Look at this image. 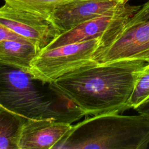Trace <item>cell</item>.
<instances>
[{
  "label": "cell",
  "mask_w": 149,
  "mask_h": 149,
  "mask_svg": "<svg viewBox=\"0 0 149 149\" xmlns=\"http://www.w3.org/2000/svg\"><path fill=\"white\" fill-rule=\"evenodd\" d=\"M123 0H72L56 8L51 19L61 33L84 22L125 9Z\"/></svg>",
  "instance_id": "cell-7"
},
{
  "label": "cell",
  "mask_w": 149,
  "mask_h": 149,
  "mask_svg": "<svg viewBox=\"0 0 149 149\" xmlns=\"http://www.w3.org/2000/svg\"><path fill=\"white\" fill-rule=\"evenodd\" d=\"M26 119L0 107V149H19Z\"/></svg>",
  "instance_id": "cell-11"
},
{
  "label": "cell",
  "mask_w": 149,
  "mask_h": 149,
  "mask_svg": "<svg viewBox=\"0 0 149 149\" xmlns=\"http://www.w3.org/2000/svg\"><path fill=\"white\" fill-rule=\"evenodd\" d=\"M140 8V6L128 5L123 10L105 14L84 22L60 33L43 50L99 38L100 45L94 56L109 45L125 30L130 19Z\"/></svg>",
  "instance_id": "cell-5"
},
{
  "label": "cell",
  "mask_w": 149,
  "mask_h": 149,
  "mask_svg": "<svg viewBox=\"0 0 149 149\" xmlns=\"http://www.w3.org/2000/svg\"><path fill=\"white\" fill-rule=\"evenodd\" d=\"M147 62H148V63H149V57L147 58Z\"/></svg>",
  "instance_id": "cell-18"
},
{
  "label": "cell",
  "mask_w": 149,
  "mask_h": 149,
  "mask_svg": "<svg viewBox=\"0 0 149 149\" xmlns=\"http://www.w3.org/2000/svg\"><path fill=\"white\" fill-rule=\"evenodd\" d=\"M72 0H4L15 8L31 12L51 19L54 10Z\"/></svg>",
  "instance_id": "cell-12"
},
{
  "label": "cell",
  "mask_w": 149,
  "mask_h": 149,
  "mask_svg": "<svg viewBox=\"0 0 149 149\" xmlns=\"http://www.w3.org/2000/svg\"><path fill=\"white\" fill-rule=\"evenodd\" d=\"M8 40H26L0 24V42Z\"/></svg>",
  "instance_id": "cell-15"
},
{
  "label": "cell",
  "mask_w": 149,
  "mask_h": 149,
  "mask_svg": "<svg viewBox=\"0 0 149 149\" xmlns=\"http://www.w3.org/2000/svg\"><path fill=\"white\" fill-rule=\"evenodd\" d=\"M41 51L26 40H8L0 42V62L29 71L34 59Z\"/></svg>",
  "instance_id": "cell-10"
},
{
  "label": "cell",
  "mask_w": 149,
  "mask_h": 149,
  "mask_svg": "<svg viewBox=\"0 0 149 149\" xmlns=\"http://www.w3.org/2000/svg\"><path fill=\"white\" fill-rule=\"evenodd\" d=\"M148 20H149V1L133 15L127 23L125 30Z\"/></svg>",
  "instance_id": "cell-14"
},
{
  "label": "cell",
  "mask_w": 149,
  "mask_h": 149,
  "mask_svg": "<svg viewBox=\"0 0 149 149\" xmlns=\"http://www.w3.org/2000/svg\"><path fill=\"white\" fill-rule=\"evenodd\" d=\"M48 84L0 62V107L26 119L52 118L70 123L83 113Z\"/></svg>",
  "instance_id": "cell-2"
},
{
  "label": "cell",
  "mask_w": 149,
  "mask_h": 149,
  "mask_svg": "<svg viewBox=\"0 0 149 149\" xmlns=\"http://www.w3.org/2000/svg\"><path fill=\"white\" fill-rule=\"evenodd\" d=\"M147 63L144 59L93 61L50 84L84 115L122 113L131 109L129 100L136 73Z\"/></svg>",
  "instance_id": "cell-1"
},
{
  "label": "cell",
  "mask_w": 149,
  "mask_h": 149,
  "mask_svg": "<svg viewBox=\"0 0 149 149\" xmlns=\"http://www.w3.org/2000/svg\"><path fill=\"white\" fill-rule=\"evenodd\" d=\"M66 122L52 118L26 119L19 143V149L55 148L72 128Z\"/></svg>",
  "instance_id": "cell-9"
},
{
  "label": "cell",
  "mask_w": 149,
  "mask_h": 149,
  "mask_svg": "<svg viewBox=\"0 0 149 149\" xmlns=\"http://www.w3.org/2000/svg\"><path fill=\"white\" fill-rule=\"evenodd\" d=\"M123 1H124L125 2H126V3H127V2H128L129 0H123Z\"/></svg>",
  "instance_id": "cell-17"
},
{
  "label": "cell",
  "mask_w": 149,
  "mask_h": 149,
  "mask_svg": "<svg viewBox=\"0 0 149 149\" xmlns=\"http://www.w3.org/2000/svg\"><path fill=\"white\" fill-rule=\"evenodd\" d=\"M149 57V20L124 30L106 48L93 56L99 63Z\"/></svg>",
  "instance_id": "cell-8"
},
{
  "label": "cell",
  "mask_w": 149,
  "mask_h": 149,
  "mask_svg": "<svg viewBox=\"0 0 149 149\" xmlns=\"http://www.w3.org/2000/svg\"><path fill=\"white\" fill-rule=\"evenodd\" d=\"M136 110L139 114L149 119V101L138 107Z\"/></svg>",
  "instance_id": "cell-16"
},
{
  "label": "cell",
  "mask_w": 149,
  "mask_h": 149,
  "mask_svg": "<svg viewBox=\"0 0 149 149\" xmlns=\"http://www.w3.org/2000/svg\"><path fill=\"white\" fill-rule=\"evenodd\" d=\"M149 101V63H146L136 73L133 89L129 100L130 108L136 109Z\"/></svg>",
  "instance_id": "cell-13"
},
{
  "label": "cell",
  "mask_w": 149,
  "mask_h": 149,
  "mask_svg": "<svg viewBox=\"0 0 149 149\" xmlns=\"http://www.w3.org/2000/svg\"><path fill=\"white\" fill-rule=\"evenodd\" d=\"M149 119L108 113L93 116L73 126L55 148L146 149Z\"/></svg>",
  "instance_id": "cell-3"
},
{
  "label": "cell",
  "mask_w": 149,
  "mask_h": 149,
  "mask_svg": "<svg viewBox=\"0 0 149 149\" xmlns=\"http://www.w3.org/2000/svg\"><path fill=\"white\" fill-rule=\"evenodd\" d=\"M100 45V39L94 38L42 50L33 61L29 72L36 79L51 83L93 62V56Z\"/></svg>",
  "instance_id": "cell-4"
},
{
  "label": "cell",
  "mask_w": 149,
  "mask_h": 149,
  "mask_svg": "<svg viewBox=\"0 0 149 149\" xmlns=\"http://www.w3.org/2000/svg\"><path fill=\"white\" fill-rule=\"evenodd\" d=\"M0 24L33 42L41 51L61 33L51 19L6 3L0 7Z\"/></svg>",
  "instance_id": "cell-6"
}]
</instances>
